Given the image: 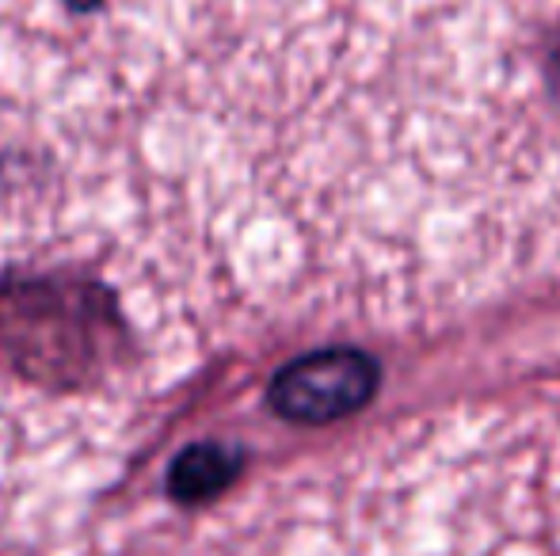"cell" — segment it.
<instances>
[{"instance_id":"2","label":"cell","mask_w":560,"mask_h":556,"mask_svg":"<svg viewBox=\"0 0 560 556\" xmlns=\"http://www.w3.org/2000/svg\"><path fill=\"white\" fill-rule=\"evenodd\" d=\"M244 453L233 442H191L168 469V496L176 504H207L241 476Z\"/></svg>"},{"instance_id":"1","label":"cell","mask_w":560,"mask_h":556,"mask_svg":"<svg viewBox=\"0 0 560 556\" xmlns=\"http://www.w3.org/2000/svg\"><path fill=\"white\" fill-rule=\"evenodd\" d=\"M377 393V366L351 347H328L294 358L275 374L267 401L271 412L290 423H336L362 412Z\"/></svg>"}]
</instances>
